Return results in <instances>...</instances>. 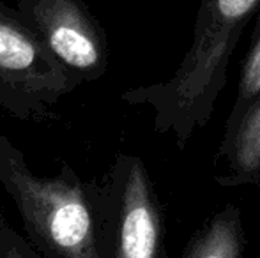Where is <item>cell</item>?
Segmentation results:
<instances>
[{
    "label": "cell",
    "instance_id": "7",
    "mask_svg": "<svg viewBox=\"0 0 260 258\" xmlns=\"http://www.w3.org/2000/svg\"><path fill=\"white\" fill-rule=\"evenodd\" d=\"M230 170L239 179L260 175V97L243 115L229 152Z\"/></svg>",
    "mask_w": 260,
    "mask_h": 258
},
{
    "label": "cell",
    "instance_id": "2",
    "mask_svg": "<svg viewBox=\"0 0 260 258\" xmlns=\"http://www.w3.org/2000/svg\"><path fill=\"white\" fill-rule=\"evenodd\" d=\"M0 180L20 209L36 242L50 255L98 256L94 225L80 186L60 179H39L0 138Z\"/></svg>",
    "mask_w": 260,
    "mask_h": 258
},
{
    "label": "cell",
    "instance_id": "6",
    "mask_svg": "<svg viewBox=\"0 0 260 258\" xmlns=\"http://www.w3.org/2000/svg\"><path fill=\"white\" fill-rule=\"evenodd\" d=\"M243 253L239 217L232 209L216 216L191 242L184 255L189 258H237Z\"/></svg>",
    "mask_w": 260,
    "mask_h": 258
},
{
    "label": "cell",
    "instance_id": "5",
    "mask_svg": "<svg viewBox=\"0 0 260 258\" xmlns=\"http://www.w3.org/2000/svg\"><path fill=\"white\" fill-rule=\"evenodd\" d=\"M159 234V216L152 200L147 173L140 161H135L124 186L117 255L122 258L156 256Z\"/></svg>",
    "mask_w": 260,
    "mask_h": 258
},
{
    "label": "cell",
    "instance_id": "4",
    "mask_svg": "<svg viewBox=\"0 0 260 258\" xmlns=\"http://www.w3.org/2000/svg\"><path fill=\"white\" fill-rule=\"evenodd\" d=\"M27 23L76 75L98 76L106 48L98 23L80 0H20Z\"/></svg>",
    "mask_w": 260,
    "mask_h": 258
},
{
    "label": "cell",
    "instance_id": "8",
    "mask_svg": "<svg viewBox=\"0 0 260 258\" xmlns=\"http://www.w3.org/2000/svg\"><path fill=\"white\" fill-rule=\"evenodd\" d=\"M260 94V39L248 55V60L241 72L239 82V103H246Z\"/></svg>",
    "mask_w": 260,
    "mask_h": 258
},
{
    "label": "cell",
    "instance_id": "1",
    "mask_svg": "<svg viewBox=\"0 0 260 258\" xmlns=\"http://www.w3.org/2000/svg\"><path fill=\"white\" fill-rule=\"evenodd\" d=\"M260 0H206L191 48L181 67L159 87L142 90L157 106L161 128H174L184 143L195 126L209 119L226 80V65L241 28Z\"/></svg>",
    "mask_w": 260,
    "mask_h": 258
},
{
    "label": "cell",
    "instance_id": "3",
    "mask_svg": "<svg viewBox=\"0 0 260 258\" xmlns=\"http://www.w3.org/2000/svg\"><path fill=\"white\" fill-rule=\"evenodd\" d=\"M73 72L25 20L0 9V87L53 103L75 87Z\"/></svg>",
    "mask_w": 260,
    "mask_h": 258
}]
</instances>
